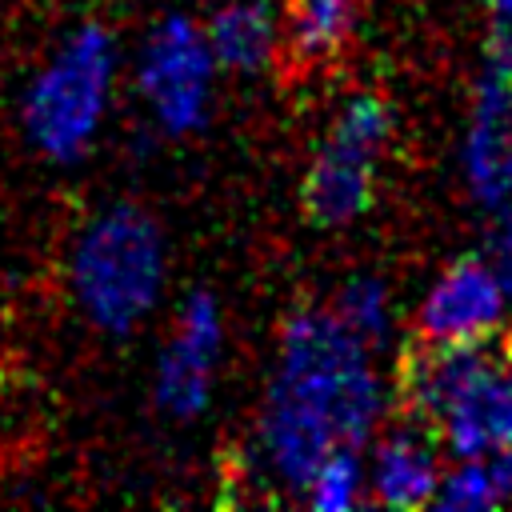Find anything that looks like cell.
I'll use <instances>...</instances> for the list:
<instances>
[{
	"instance_id": "ac0fdd59",
	"label": "cell",
	"mask_w": 512,
	"mask_h": 512,
	"mask_svg": "<svg viewBox=\"0 0 512 512\" xmlns=\"http://www.w3.org/2000/svg\"><path fill=\"white\" fill-rule=\"evenodd\" d=\"M508 356H512V340H508Z\"/></svg>"
},
{
	"instance_id": "52a82bcc",
	"label": "cell",
	"mask_w": 512,
	"mask_h": 512,
	"mask_svg": "<svg viewBox=\"0 0 512 512\" xmlns=\"http://www.w3.org/2000/svg\"><path fill=\"white\" fill-rule=\"evenodd\" d=\"M224 344V320L212 292H192L172 324L156 364V404L172 420H192L212 396V372Z\"/></svg>"
},
{
	"instance_id": "6da1fadb",
	"label": "cell",
	"mask_w": 512,
	"mask_h": 512,
	"mask_svg": "<svg viewBox=\"0 0 512 512\" xmlns=\"http://www.w3.org/2000/svg\"><path fill=\"white\" fill-rule=\"evenodd\" d=\"M384 392L360 344L332 308H300L280 328L276 372L256 420L264 472L292 496L332 448H364L376 432Z\"/></svg>"
},
{
	"instance_id": "7c38bea8",
	"label": "cell",
	"mask_w": 512,
	"mask_h": 512,
	"mask_svg": "<svg viewBox=\"0 0 512 512\" xmlns=\"http://www.w3.org/2000/svg\"><path fill=\"white\" fill-rule=\"evenodd\" d=\"M216 68L252 76L280 56V16L268 0H228L204 24Z\"/></svg>"
},
{
	"instance_id": "8fae6325",
	"label": "cell",
	"mask_w": 512,
	"mask_h": 512,
	"mask_svg": "<svg viewBox=\"0 0 512 512\" xmlns=\"http://www.w3.org/2000/svg\"><path fill=\"white\" fill-rule=\"evenodd\" d=\"M360 0H284L280 8V52L288 64L312 72L340 60L356 36Z\"/></svg>"
},
{
	"instance_id": "8992f818",
	"label": "cell",
	"mask_w": 512,
	"mask_h": 512,
	"mask_svg": "<svg viewBox=\"0 0 512 512\" xmlns=\"http://www.w3.org/2000/svg\"><path fill=\"white\" fill-rule=\"evenodd\" d=\"M508 312V292L484 256L452 260L428 288L416 312L424 344H484Z\"/></svg>"
},
{
	"instance_id": "e0dca14e",
	"label": "cell",
	"mask_w": 512,
	"mask_h": 512,
	"mask_svg": "<svg viewBox=\"0 0 512 512\" xmlns=\"http://www.w3.org/2000/svg\"><path fill=\"white\" fill-rule=\"evenodd\" d=\"M488 264L496 268V276L508 292V304H512V204L496 212V228L488 236Z\"/></svg>"
},
{
	"instance_id": "7a4b0ae2",
	"label": "cell",
	"mask_w": 512,
	"mask_h": 512,
	"mask_svg": "<svg viewBox=\"0 0 512 512\" xmlns=\"http://www.w3.org/2000/svg\"><path fill=\"white\" fill-rule=\"evenodd\" d=\"M400 404L452 460L512 448V356L484 344H416L400 360Z\"/></svg>"
},
{
	"instance_id": "277c9868",
	"label": "cell",
	"mask_w": 512,
	"mask_h": 512,
	"mask_svg": "<svg viewBox=\"0 0 512 512\" xmlns=\"http://www.w3.org/2000/svg\"><path fill=\"white\" fill-rule=\"evenodd\" d=\"M80 296L104 328H132L164 288V240L152 216L140 208H112L92 224L80 264Z\"/></svg>"
},
{
	"instance_id": "9c48e42d",
	"label": "cell",
	"mask_w": 512,
	"mask_h": 512,
	"mask_svg": "<svg viewBox=\"0 0 512 512\" xmlns=\"http://www.w3.org/2000/svg\"><path fill=\"white\" fill-rule=\"evenodd\" d=\"M108 76H112L108 40L100 32H84L72 44V52L60 60V68L52 72L44 100H40V120L56 148H76L88 140L104 108Z\"/></svg>"
},
{
	"instance_id": "2e32d148",
	"label": "cell",
	"mask_w": 512,
	"mask_h": 512,
	"mask_svg": "<svg viewBox=\"0 0 512 512\" xmlns=\"http://www.w3.org/2000/svg\"><path fill=\"white\" fill-rule=\"evenodd\" d=\"M488 64L496 72H512V0L488 4Z\"/></svg>"
},
{
	"instance_id": "5b68a950",
	"label": "cell",
	"mask_w": 512,
	"mask_h": 512,
	"mask_svg": "<svg viewBox=\"0 0 512 512\" xmlns=\"http://www.w3.org/2000/svg\"><path fill=\"white\" fill-rule=\"evenodd\" d=\"M212 76L216 60L208 52L204 28H196L188 16H168L152 32L140 60V88L156 120L176 136L196 132L208 120Z\"/></svg>"
},
{
	"instance_id": "5bb4252c",
	"label": "cell",
	"mask_w": 512,
	"mask_h": 512,
	"mask_svg": "<svg viewBox=\"0 0 512 512\" xmlns=\"http://www.w3.org/2000/svg\"><path fill=\"white\" fill-rule=\"evenodd\" d=\"M304 504L316 512H352L368 500V468L360 464L356 448H332L304 484Z\"/></svg>"
},
{
	"instance_id": "30bf717a",
	"label": "cell",
	"mask_w": 512,
	"mask_h": 512,
	"mask_svg": "<svg viewBox=\"0 0 512 512\" xmlns=\"http://www.w3.org/2000/svg\"><path fill=\"white\" fill-rule=\"evenodd\" d=\"M444 464H440V444L436 436L408 420L376 440V452L368 460V496L384 508H428L436 504Z\"/></svg>"
},
{
	"instance_id": "9a60e30c",
	"label": "cell",
	"mask_w": 512,
	"mask_h": 512,
	"mask_svg": "<svg viewBox=\"0 0 512 512\" xmlns=\"http://www.w3.org/2000/svg\"><path fill=\"white\" fill-rule=\"evenodd\" d=\"M332 316L360 340V344H384L388 328H392V300L384 280L376 276H352L340 284V292L332 296Z\"/></svg>"
},
{
	"instance_id": "ba28073f",
	"label": "cell",
	"mask_w": 512,
	"mask_h": 512,
	"mask_svg": "<svg viewBox=\"0 0 512 512\" xmlns=\"http://www.w3.org/2000/svg\"><path fill=\"white\" fill-rule=\"evenodd\" d=\"M460 160L464 184L480 208L500 212L512 204V88L496 68H484L472 88Z\"/></svg>"
},
{
	"instance_id": "3957f363",
	"label": "cell",
	"mask_w": 512,
	"mask_h": 512,
	"mask_svg": "<svg viewBox=\"0 0 512 512\" xmlns=\"http://www.w3.org/2000/svg\"><path fill=\"white\" fill-rule=\"evenodd\" d=\"M388 136H392V108L384 96L356 92L340 104L328 136L312 152L300 188L304 216L316 228H340L368 212Z\"/></svg>"
},
{
	"instance_id": "4fadbf2b",
	"label": "cell",
	"mask_w": 512,
	"mask_h": 512,
	"mask_svg": "<svg viewBox=\"0 0 512 512\" xmlns=\"http://www.w3.org/2000/svg\"><path fill=\"white\" fill-rule=\"evenodd\" d=\"M436 504L448 512H488L512 504V448L460 456L452 468H444Z\"/></svg>"
}]
</instances>
